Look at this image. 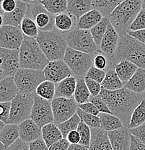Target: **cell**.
Listing matches in <instances>:
<instances>
[{"label": "cell", "instance_id": "18", "mask_svg": "<svg viewBox=\"0 0 145 150\" xmlns=\"http://www.w3.org/2000/svg\"><path fill=\"white\" fill-rule=\"evenodd\" d=\"M108 137L113 150H130L131 134L127 126L109 131Z\"/></svg>", "mask_w": 145, "mask_h": 150}, {"label": "cell", "instance_id": "60", "mask_svg": "<svg viewBox=\"0 0 145 150\" xmlns=\"http://www.w3.org/2000/svg\"><path fill=\"white\" fill-rule=\"evenodd\" d=\"M141 7H142V9L145 10V0H142V4H141Z\"/></svg>", "mask_w": 145, "mask_h": 150}, {"label": "cell", "instance_id": "36", "mask_svg": "<svg viewBox=\"0 0 145 150\" xmlns=\"http://www.w3.org/2000/svg\"><path fill=\"white\" fill-rule=\"evenodd\" d=\"M56 84L49 80L43 81L37 87L35 94L43 99L52 101L55 98Z\"/></svg>", "mask_w": 145, "mask_h": 150}, {"label": "cell", "instance_id": "11", "mask_svg": "<svg viewBox=\"0 0 145 150\" xmlns=\"http://www.w3.org/2000/svg\"><path fill=\"white\" fill-rule=\"evenodd\" d=\"M20 69V50L0 48V78L14 76Z\"/></svg>", "mask_w": 145, "mask_h": 150}, {"label": "cell", "instance_id": "58", "mask_svg": "<svg viewBox=\"0 0 145 150\" xmlns=\"http://www.w3.org/2000/svg\"><path fill=\"white\" fill-rule=\"evenodd\" d=\"M21 1H25V2L29 3V4H35V3L40 2L41 0H21Z\"/></svg>", "mask_w": 145, "mask_h": 150}, {"label": "cell", "instance_id": "27", "mask_svg": "<svg viewBox=\"0 0 145 150\" xmlns=\"http://www.w3.org/2000/svg\"><path fill=\"white\" fill-rule=\"evenodd\" d=\"M124 87L143 95L145 92V69L139 68L130 80L124 84Z\"/></svg>", "mask_w": 145, "mask_h": 150}, {"label": "cell", "instance_id": "3", "mask_svg": "<svg viewBox=\"0 0 145 150\" xmlns=\"http://www.w3.org/2000/svg\"><path fill=\"white\" fill-rule=\"evenodd\" d=\"M142 0H124L109 15L108 18L120 37L129 30L131 25L142 9Z\"/></svg>", "mask_w": 145, "mask_h": 150}, {"label": "cell", "instance_id": "38", "mask_svg": "<svg viewBox=\"0 0 145 150\" xmlns=\"http://www.w3.org/2000/svg\"><path fill=\"white\" fill-rule=\"evenodd\" d=\"M109 23H110L109 18L108 17H104L99 23H98L96 25H95L94 27L90 30L92 36H93L98 48L100 47L103 38L104 37V35L106 32Z\"/></svg>", "mask_w": 145, "mask_h": 150}, {"label": "cell", "instance_id": "54", "mask_svg": "<svg viewBox=\"0 0 145 150\" xmlns=\"http://www.w3.org/2000/svg\"><path fill=\"white\" fill-rule=\"evenodd\" d=\"M66 139L69 142L70 144H79L80 143V135L77 130L72 131L69 133Z\"/></svg>", "mask_w": 145, "mask_h": 150}, {"label": "cell", "instance_id": "51", "mask_svg": "<svg viewBox=\"0 0 145 150\" xmlns=\"http://www.w3.org/2000/svg\"><path fill=\"white\" fill-rule=\"evenodd\" d=\"M70 143L66 139L63 138L48 147V150H67L69 146Z\"/></svg>", "mask_w": 145, "mask_h": 150}, {"label": "cell", "instance_id": "19", "mask_svg": "<svg viewBox=\"0 0 145 150\" xmlns=\"http://www.w3.org/2000/svg\"><path fill=\"white\" fill-rule=\"evenodd\" d=\"M20 138L27 143L42 139V127L30 118L25 120L19 125Z\"/></svg>", "mask_w": 145, "mask_h": 150}, {"label": "cell", "instance_id": "2", "mask_svg": "<svg viewBox=\"0 0 145 150\" xmlns=\"http://www.w3.org/2000/svg\"><path fill=\"white\" fill-rule=\"evenodd\" d=\"M121 60L130 61L139 68L145 69L144 43L139 41L128 33L120 37L116 54L109 62V67H113Z\"/></svg>", "mask_w": 145, "mask_h": 150}, {"label": "cell", "instance_id": "23", "mask_svg": "<svg viewBox=\"0 0 145 150\" xmlns=\"http://www.w3.org/2000/svg\"><path fill=\"white\" fill-rule=\"evenodd\" d=\"M76 86L77 77L73 75L68 76L59 83L56 84L55 98H73Z\"/></svg>", "mask_w": 145, "mask_h": 150}, {"label": "cell", "instance_id": "52", "mask_svg": "<svg viewBox=\"0 0 145 150\" xmlns=\"http://www.w3.org/2000/svg\"><path fill=\"white\" fill-rule=\"evenodd\" d=\"M29 150H48V146L43 139H39L29 143Z\"/></svg>", "mask_w": 145, "mask_h": 150}, {"label": "cell", "instance_id": "20", "mask_svg": "<svg viewBox=\"0 0 145 150\" xmlns=\"http://www.w3.org/2000/svg\"><path fill=\"white\" fill-rule=\"evenodd\" d=\"M91 133L89 150H113L108 131L102 128H93Z\"/></svg>", "mask_w": 145, "mask_h": 150}, {"label": "cell", "instance_id": "10", "mask_svg": "<svg viewBox=\"0 0 145 150\" xmlns=\"http://www.w3.org/2000/svg\"><path fill=\"white\" fill-rule=\"evenodd\" d=\"M54 123H63L77 113L78 104L74 97L71 98H54L51 101Z\"/></svg>", "mask_w": 145, "mask_h": 150}, {"label": "cell", "instance_id": "47", "mask_svg": "<svg viewBox=\"0 0 145 150\" xmlns=\"http://www.w3.org/2000/svg\"><path fill=\"white\" fill-rule=\"evenodd\" d=\"M85 79L87 86V88H88L89 91L91 94V96H98L103 88L101 84L96 82V81L93 80V79H87V78H85Z\"/></svg>", "mask_w": 145, "mask_h": 150}, {"label": "cell", "instance_id": "5", "mask_svg": "<svg viewBox=\"0 0 145 150\" xmlns=\"http://www.w3.org/2000/svg\"><path fill=\"white\" fill-rule=\"evenodd\" d=\"M19 50L20 69L43 71L49 63L36 39L25 37Z\"/></svg>", "mask_w": 145, "mask_h": 150}, {"label": "cell", "instance_id": "28", "mask_svg": "<svg viewBox=\"0 0 145 150\" xmlns=\"http://www.w3.org/2000/svg\"><path fill=\"white\" fill-rule=\"evenodd\" d=\"M63 138L62 131L56 123H50L42 127V139L48 147Z\"/></svg>", "mask_w": 145, "mask_h": 150}, {"label": "cell", "instance_id": "42", "mask_svg": "<svg viewBox=\"0 0 145 150\" xmlns=\"http://www.w3.org/2000/svg\"><path fill=\"white\" fill-rule=\"evenodd\" d=\"M105 75H106V71L105 70H101L99 69H97L94 66L91 67L87 71L86 76L85 78L93 79L99 83H102L103 79H105Z\"/></svg>", "mask_w": 145, "mask_h": 150}, {"label": "cell", "instance_id": "32", "mask_svg": "<svg viewBox=\"0 0 145 150\" xmlns=\"http://www.w3.org/2000/svg\"><path fill=\"white\" fill-rule=\"evenodd\" d=\"M91 97L85 82V77H77V86L74 92V98L77 104H83L88 102Z\"/></svg>", "mask_w": 145, "mask_h": 150}, {"label": "cell", "instance_id": "61", "mask_svg": "<svg viewBox=\"0 0 145 150\" xmlns=\"http://www.w3.org/2000/svg\"><path fill=\"white\" fill-rule=\"evenodd\" d=\"M143 96H144V98H145V92L144 93V94H143Z\"/></svg>", "mask_w": 145, "mask_h": 150}, {"label": "cell", "instance_id": "44", "mask_svg": "<svg viewBox=\"0 0 145 150\" xmlns=\"http://www.w3.org/2000/svg\"><path fill=\"white\" fill-rule=\"evenodd\" d=\"M89 101L91 103H93L98 108V109L99 110L100 112H106V113H112L110 110L109 109L108 106L106 102L105 101V100L103 99L101 97L98 96L90 97ZM113 114V113H112Z\"/></svg>", "mask_w": 145, "mask_h": 150}, {"label": "cell", "instance_id": "12", "mask_svg": "<svg viewBox=\"0 0 145 150\" xmlns=\"http://www.w3.org/2000/svg\"><path fill=\"white\" fill-rule=\"evenodd\" d=\"M30 118L38 123L40 127L48 123H54L51 101L43 99L35 94Z\"/></svg>", "mask_w": 145, "mask_h": 150}, {"label": "cell", "instance_id": "57", "mask_svg": "<svg viewBox=\"0 0 145 150\" xmlns=\"http://www.w3.org/2000/svg\"><path fill=\"white\" fill-rule=\"evenodd\" d=\"M67 150H89V148L79 144H70Z\"/></svg>", "mask_w": 145, "mask_h": 150}, {"label": "cell", "instance_id": "29", "mask_svg": "<svg viewBox=\"0 0 145 150\" xmlns=\"http://www.w3.org/2000/svg\"><path fill=\"white\" fill-rule=\"evenodd\" d=\"M101 85L105 90L111 91L120 90L124 87V84L121 82L113 67H109L108 69L105 77L101 83Z\"/></svg>", "mask_w": 145, "mask_h": 150}, {"label": "cell", "instance_id": "14", "mask_svg": "<svg viewBox=\"0 0 145 150\" xmlns=\"http://www.w3.org/2000/svg\"><path fill=\"white\" fill-rule=\"evenodd\" d=\"M24 35L20 28L12 25L1 26L0 28V47L6 49H20Z\"/></svg>", "mask_w": 145, "mask_h": 150}, {"label": "cell", "instance_id": "33", "mask_svg": "<svg viewBox=\"0 0 145 150\" xmlns=\"http://www.w3.org/2000/svg\"><path fill=\"white\" fill-rule=\"evenodd\" d=\"M75 20L69 13L63 12L55 16V27L57 30L62 33L69 32L73 30L74 25L75 28V24L74 23V20L75 21Z\"/></svg>", "mask_w": 145, "mask_h": 150}, {"label": "cell", "instance_id": "49", "mask_svg": "<svg viewBox=\"0 0 145 150\" xmlns=\"http://www.w3.org/2000/svg\"><path fill=\"white\" fill-rule=\"evenodd\" d=\"M17 0H2L1 1V15L4 12H12L17 7Z\"/></svg>", "mask_w": 145, "mask_h": 150}, {"label": "cell", "instance_id": "62", "mask_svg": "<svg viewBox=\"0 0 145 150\" xmlns=\"http://www.w3.org/2000/svg\"><path fill=\"white\" fill-rule=\"evenodd\" d=\"M17 1H18V0H17Z\"/></svg>", "mask_w": 145, "mask_h": 150}, {"label": "cell", "instance_id": "56", "mask_svg": "<svg viewBox=\"0 0 145 150\" xmlns=\"http://www.w3.org/2000/svg\"><path fill=\"white\" fill-rule=\"evenodd\" d=\"M130 150H145V144L140 143L134 136L131 134Z\"/></svg>", "mask_w": 145, "mask_h": 150}, {"label": "cell", "instance_id": "21", "mask_svg": "<svg viewBox=\"0 0 145 150\" xmlns=\"http://www.w3.org/2000/svg\"><path fill=\"white\" fill-rule=\"evenodd\" d=\"M20 93L13 76H8L0 82V103L11 102Z\"/></svg>", "mask_w": 145, "mask_h": 150}, {"label": "cell", "instance_id": "53", "mask_svg": "<svg viewBox=\"0 0 145 150\" xmlns=\"http://www.w3.org/2000/svg\"><path fill=\"white\" fill-rule=\"evenodd\" d=\"M7 150H29V144L19 138L15 143L9 146Z\"/></svg>", "mask_w": 145, "mask_h": 150}, {"label": "cell", "instance_id": "16", "mask_svg": "<svg viewBox=\"0 0 145 150\" xmlns=\"http://www.w3.org/2000/svg\"><path fill=\"white\" fill-rule=\"evenodd\" d=\"M120 35L110 22L99 47L100 53L105 55L110 61L114 57L119 43Z\"/></svg>", "mask_w": 145, "mask_h": 150}, {"label": "cell", "instance_id": "22", "mask_svg": "<svg viewBox=\"0 0 145 150\" xmlns=\"http://www.w3.org/2000/svg\"><path fill=\"white\" fill-rule=\"evenodd\" d=\"M93 9V0H68L66 12L78 20Z\"/></svg>", "mask_w": 145, "mask_h": 150}, {"label": "cell", "instance_id": "45", "mask_svg": "<svg viewBox=\"0 0 145 150\" xmlns=\"http://www.w3.org/2000/svg\"><path fill=\"white\" fill-rule=\"evenodd\" d=\"M109 59L103 54H95L93 61V66L97 69L101 70H105L108 66Z\"/></svg>", "mask_w": 145, "mask_h": 150}, {"label": "cell", "instance_id": "6", "mask_svg": "<svg viewBox=\"0 0 145 150\" xmlns=\"http://www.w3.org/2000/svg\"><path fill=\"white\" fill-rule=\"evenodd\" d=\"M95 54H87L68 47L63 60L69 67L73 76L85 77L87 71L93 66Z\"/></svg>", "mask_w": 145, "mask_h": 150}, {"label": "cell", "instance_id": "17", "mask_svg": "<svg viewBox=\"0 0 145 150\" xmlns=\"http://www.w3.org/2000/svg\"><path fill=\"white\" fill-rule=\"evenodd\" d=\"M28 9V3L18 0L16 8L12 12H4L2 15L0 16V18H1L0 25L2 26L4 25H7L15 26V27L20 28L22 22L27 15Z\"/></svg>", "mask_w": 145, "mask_h": 150}, {"label": "cell", "instance_id": "34", "mask_svg": "<svg viewBox=\"0 0 145 150\" xmlns=\"http://www.w3.org/2000/svg\"><path fill=\"white\" fill-rule=\"evenodd\" d=\"M40 3L48 12L55 16L67 9L68 0H41Z\"/></svg>", "mask_w": 145, "mask_h": 150}, {"label": "cell", "instance_id": "46", "mask_svg": "<svg viewBox=\"0 0 145 150\" xmlns=\"http://www.w3.org/2000/svg\"><path fill=\"white\" fill-rule=\"evenodd\" d=\"M0 121H3L6 124L9 123L11 111V102L0 103Z\"/></svg>", "mask_w": 145, "mask_h": 150}, {"label": "cell", "instance_id": "43", "mask_svg": "<svg viewBox=\"0 0 145 150\" xmlns=\"http://www.w3.org/2000/svg\"><path fill=\"white\" fill-rule=\"evenodd\" d=\"M145 29V10L141 9L129 28V30L135 31Z\"/></svg>", "mask_w": 145, "mask_h": 150}, {"label": "cell", "instance_id": "15", "mask_svg": "<svg viewBox=\"0 0 145 150\" xmlns=\"http://www.w3.org/2000/svg\"><path fill=\"white\" fill-rule=\"evenodd\" d=\"M43 71L46 80L51 81L55 84L72 75L69 67L63 59L49 62Z\"/></svg>", "mask_w": 145, "mask_h": 150}, {"label": "cell", "instance_id": "50", "mask_svg": "<svg viewBox=\"0 0 145 150\" xmlns=\"http://www.w3.org/2000/svg\"><path fill=\"white\" fill-rule=\"evenodd\" d=\"M78 107L82 109V110H84V111L88 112L90 114H93L94 115H98L100 114V111L98 108L93 103L90 102V101L83 103V104H79Z\"/></svg>", "mask_w": 145, "mask_h": 150}, {"label": "cell", "instance_id": "24", "mask_svg": "<svg viewBox=\"0 0 145 150\" xmlns=\"http://www.w3.org/2000/svg\"><path fill=\"white\" fill-rule=\"evenodd\" d=\"M103 15L98 10L93 9L76 20L74 29L90 30L103 18Z\"/></svg>", "mask_w": 145, "mask_h": 150}, {"label": "cell", "instance_id": "41", "mask_svg": "<svg viewBox=\"0 0 145 150\" xmlns=\"http://www.w3.org/2000/svg\"><path fill=\"white\" fill-rule=\"evenodd\" d=\"M77 130L79 132L81 138L79 144L83 145V146L89 148L90 141H91V128L87 126L83 121H81Z\"/></svg>", "mask_w": 145, "mask_h": 150}, {"label": "cell", "instance_id": "1", "mask_svg": "<svg viewBox=\"0 0 145 150\" xmlns=\"http://www.w3.org/2000/svg\"><path fill=\"white\" fill-rule=\"evenodd\" d=\"M99 96L105 100L112 113L118 117L125 126L129 124L134 110L144 98L143 95L124 87L114 91L103 87Z\"/></svg>", "mask_w": 145, "mask_h": 150}, {"label": "cell", "instance_id": "40", "mask_svg": "<svg viewBox=\"0 0 145 150\" xmlns=\"http://www.w3.org/2000/svg\"><path fill=\"white\" fill-rule=\"evenodd\" d=\"M77 113L80 118L81 121L86 123L91 129L93 128H100V121L98 115H94L93 114H90L86 112L82 109L78 107L77 110Z\"/></svg>", "mask_w": 145, "mask_h": 150}, {"label": "cell", "instance_id": "25", "mask_svg": "<svg viewBox=\"0 0 145 150\" xmlns=\"http://www.w3.org/2000/svg\"><path fill=\"white\" fill-rule=\"evenodd\" d=\"M113 67L121 82L124 84L130 80L139 69L135 64L128 60H121Z\"/></svg>", "mask_w": 145, "mask_h": 150}, {"label": "cell", "instance_id": "55", "mask_svg": "<svg viewBox=\"0 0 145 150\" xmlns=\"http://www.w3.org/2000/svg\"><path fill=\"white\" fill-rule=\"evenodd\" d=\"M127 33L131 36L137 40H138L139 41L145 44V29L139 30L135 31L129 30L128 31Z\"/></svg>", "mask_w": 145, "mask_h": 150}, {"label": "cell", "instance_id": "48", "mask_svg": "<svg viewBox=\"0 0 145 150\" xmlns=\"http://www.w3.org/2000/svg\"><path fill=\"white\" fill-rule=\"evenodd\" d=\"M129 131L140 143L145 144V123L138 127L129 129Z\"/></svg>", "mask_w": 145, "mask_h": 150}, {"label": "cell", "instance_id": "31", "mask_svg": "<svg viewBox=\"0 0 145 150\" xmlns=\"http://www.w3.org/2000/svg\"><path fill=\"white\" fill-rule=\"evenodd\" d=\"M124 0H93V9L100 12L103 17H108Z\"/></svg>", "mask_w": 145, "mask_h": 150}, {"label": "cell", "instance_id": "26", "mask_svg": "<svg viewBox=\"0 0 145 150\" xmlns=\"http://www.w3.org/2000/svg\"><path fill=\"white\" fill-rule=\"evenodd\" d=\"M20 138L19 126L13 123H7L0 131V142L9 147Z\"/></svg>", "mask_w": 145, "mask_h": 150}, {"label": "cell", "instance_id": "9", "mask_svg": "<svg viewBox=\"0 0 145 150\" xmlns=\"http://www.w3.org/2000/svg\"><path fill=\"white\" fill-rule=\"evenodd\" d=\"M13 77L20 93L25 94L35 93L39 84L46 80L43 71L31 69H20Z\"/></svg>", "mask_w": 145, "mask_h": 150}, {"label": "cell", "instance_id": "4", "mask_svg": "<svg viewBox=\"0 0 145 150\" xmlns=\"http://www.w3.org/2000/svg\"><path fill=\"white\" fill-rule=\"evenodd\" d=\"M36 40L50 62L64 59L68 45L63 33L57 30L39 31Z\"/></svg>", "mask_w": 145, "mask_h": 150}, {"label": "cell", "instance_id": "59", "mask_svg": "<svg viewBox=\"0 0 145 150\" xmlns=\"http://www.w3.org/2000/svg\"><path fill=\"white\" fill-rule=\"evenodd\" d=\"M8 149V147L7 146H6L5 145L3 144L2 143H0V150H7Z\"/></svg>", "mask_w": 145, "mask_h": 150}, {"label": "cell", "instance_id": "30", "mask_svg": "<svg viewBox=\"0 0 145 150\" xmlns=\"http://www.w3.org/2000/svg\"><path fill=\"white\" fill-rule=\"evenodd\" d=\"M98 116L100 121V128L108 132L115 131L124 126L121 119L112 113L100 112Z\"/></svg>", "mask_w": 145, "mask_h": 150}, {"label": "cell", "instance_id": "8", "mask_svg": "<svg viewBox=\"0 0 145 150\" xmlns=\"http://www.w3.org/2000/svg\"><path fill=\"white\" fill-rule=\"evenodd\" d=\"M35 93H19L11 101V111L9 123L19 125L30 118Z\"/></svg>", "mask_w": 145, "mask_h": 150}, {"label": "cell", "instance_id": "37", "mask_svg": "<svg viewBox=\"0 0 145 150\" xmlns=\"http://www.w3.org/2000/svg\"><path fill=\"white\" fill-rule=\"evenodd\" d=\"M145 123V98L140 103L134 110L132 115L131 121L127 127L129 129H134L138 127Z\"/></svg>", "mask_w": 145, "mask_h": 150}, {"label": "cell", "instance_id": "35", "mask_svg": "<svg viewBox=\"0 0 145 150\" xmlns=\"http://www.w3.org/2000/svg\"><path fill=\"white\" fill-rule=\"evenodd\" d=\"M20 29L24 35V37L33 39H36L40 31L35 20L28 13L22 22Z\"/></svg>", "mask_w": 145, "mask_h": 150}, {"label": "cell", "instance_id": "39", "mask_svg": "<svg viewBox=\"0 0 145 150\" xmlns=\"http://www.w3.org/2000/svg\"><path fill=\"white\" fill-rule=\"evenodd\" d=\"M80 122V118L77 115V113H75L69 119L66 120V121L63 122V123H59V124L57 125L59 127V129H60V131H62L64 138L66 139L69 133L72 131L77 130Z\"/></svg>", "mask_w": 145, "mask_h": 150}, {"label": "cell", "instance_id": "13", "mask_svg": "<svg viewBox=\"0 0 145 150\" xmlns=\"http://www.w3.org/2000/svg\"><path fill=\"white\" fill-rule=\"evenodd\" d=\"M28 13L35 20L40 31H51L54 30L55 15L48 12L40 2L29 4Z\"/></svg>", "mask_w": 145, "mask_h": 150}, {"label": "cell", "instance_id": "7", "mask_svg": "<svg viewBox=\"0 0 145 150\" xmlns=\"http://www.w3.org/2000/svg\"><path fill=\"white\" fill-rule=\"evenodd\" d=\"M63 33L69 48L87 54H95L99 52V48L90 30L73 29Z\"/></svg>", "mask_w": 145, "mask_h": 150}]
</instances>
